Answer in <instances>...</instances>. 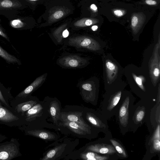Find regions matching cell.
I'll return each mask as SVG.
<instances>
[{"label": "cell", "mask_w": 160, "mask_h": 160, "mask_svg": "<svg viewBox=\"0 0 160 160\" xmlns=\"http://www.w3.org/2000/svg\"><path fill=\"white\" fill-rule=\"evenodd\" d=\"M160 126L158 125L155 131L153 139L160 140Z\"/></svg>", "instance_id": "37"}, {"label": "cell", "mask_w": 160, "mask_h": 160, "mask_svg": "<svg viewBox=\"0 0 160 160\" xmlns=\"http://www.w3.org/2000/svg\"><path fill=\"white\" fill-rule=\"evenodd\" d=\"M153 143V148L157 151H159L160 150V140L154 139Z\"/></svg>", "instance_id": "34"}, {"label": "cell", "mask_w": 160, "mask_h": 160, "mask_svg": "<svg viewBox=\"0 0 160 160\" xmlns=\"http://www.w3.org/2000/svg\"><path fill=\"white\" fill-rule=\"evenodd\" d=\"M44 101L46 104L49 115L53 122L58 125L59 116L61 112V105L59 101L56 98L46 97Z\"/></svg>", "instance_id": "8"}, {"label": "cell", "mask_w": 160, "mask_h": 160, "mask_svg": "<svg viewBox=\"0 0 160 160\" xmlns=\"http://www.w3.org/2000/svg\"><path fill=\"white\" fill-rule=\"evenodd\" d=\"M63 44L80 51L97 52L101 48L99 43L95 38L84 34H75L68 36L64 40Z\"/></svg>", "instance_id": "2"}, {"label": "cell", "mask_w": 160, "mask_h": 160, "mask_svg": "<svg viewBox=\"0 0 160 160\" xmlns=\"http://www.w3.org/2000/svg\"><path fill=\"white\" fill-rule=\"evenodd\" d=\"M37 23L34 18L31 17H16L10 20V25L13 28L18 29H29L34 28Z\"/></svg>", "instance_id": "10"}, {"label": "cell", "mask_w": 160, "mask_h": 160, "mask_svg": "<svg viewBox=\"0 0 160 160\" xmlns=\"http://www.w3.org/2000/svg\"><path fill=\"white\" fill-rule=\"evenodd\" d=\"M72 20L69 18L65 20L58 26L52 28L48 35L56 45L63 44L64 40L69 35L70 25Z\"/></svg>", "instance_id": "6"}, {"label": "cell", "mask_w": 160, "mask_h": 160, "mask_svg": "<svg viewBox=\"0 0 160 160\" xmlns=\"http://www.w3.org/2000/svg\"><path fill=\"white\" fill-rule=\"evenodd\" d=\"M45 9L39 17L38 27L49 26L73 14L75 8L70 0H46Z\"/></svg>", "instance_id": "1"}, {"label": "cell", "mask_w": 160, "mask_h": 160, "mask_svg": "<svg viewBox=\"0 0 160 160\" xmlns=\"http://www.w3.org/2000/svg\"><path fill=\"white\" fill-rule=\"evenodd\" d=\"M131 27L133 33L136 34L142 28L146 20L145 15L142 12L132 13L131 16Z\"/></svg>", "instance_id": "14"}, {"label": "cell", "mask_w": 160, "mask_h": 160, "mask_svg": "<svg viewBox=\"0 0 160 160\" xmlns=\"http://www.w3.org/2000/svg\"><path fill=\"white\" fill-rule=\"evenodd\" d=\"M38 99L31 100L18 104L16 108L17 112L23 113L26 112L36 104L38 102Z\"/></svg>", "instance_id": "24"}, {"label": "cell", "mask_w": 160, "mask_h": 160, "mask_svg": "<svg viewBox=\"0 0 160 160\" xmlns=\"http://www.w3.org/2000/svg\"><path fill=\"white\" fill-rule=\"evenodd\" d=\"M129 103V98H127L121 106L119 110V117L120 121L123 124H125L128 122Z\"/></svg>", "instance_id": "23"}, {"label": "cell", "mask_w": 160, "mask_h": 160, "mask_svg": "<svg viewBox=\"0 0 160 160\" xmlns=\"http://www.w3.org/2000/svg\"><path fill=\"white\" fill-rule=\"evenodd\" d=\"M86 118L93 126L96 127L99 126V123L98 119L92 113L86 112Z\"/></svg>", "instance_id": "29"}, {"label": "cell", "mask_w": 160, "mask_h": 160, "mask_svg": "<svg viewBox=\"0 0 160 160\" xmlns=\"http://www.w3.org/2000/svg\"><path fill=\"white\" fill-rule=\"evenodd\" d=\"M3 88H4V86L0 82V100L5 105L8 106V104L7 103L5 99L4 98L2 90V89Z\"/></svg>", "instance_id": "35"}, {"label": "cell", "mask_w": 160, "mask_h": 160, "mask_svg": "<svg viewBox=\"0 0 160 160\" xmlns=\"http://www.w3.org/2000/svg\"><path fill=\"white\" fill-rule=\"evenodd\" d=\"M79 2L77 4V7H80L84 3L86 2L89 0H78Z\"/></svg>", "instance_id": "39"}, {"label": "cell", "mask_w": 160, "mask_h": 160, "mask_svg": "<svg viewBox=\"0 0 160 160\" xmlns=\"http://www.w3.org/2000/svg\"><path fill=\"white\" fill-rule=\"evenodd\" d=\"M28 7L24 0H0V15L11 20L18 12Z\"/></svg>", "instance_id": "4"}, {"label": "cell", "mask_w": 160, "mask_h": 160, "mask_svg": "<svg viewBox=\"0 0 160 160\" xmlns=\"http://www.w3.org/2000/svg\"><path fill=\"white\" fill-rule=\"evenodd\" d=\"M82 116V111L61 112L58 121L66 120L75 122L83 127L90 129V127L85 122Z\"/></svg>", "instance_id": "11"}, {"label": "cell", "mask_w": 160, "mask_h": 160, "mask_svg": "<svg viewBox=\"0 0 160 160\" xmlns=\"http://www.w3.org/2000/svg\"><path fill=\"white\" fill-rule=\"evenodd\" d=\"M92 151L102 154H111L116 152L114 147L107 144H95L88 146L85 151Z\"/></svg>", "instance_id": "17"}, {"label": "cell", "mask_w": 160, "mask_h": 160, "mask_svg": "<svg viewBox=\"0 0 160 160\" xmlns=\"http://www.w3.org/2000/svg\"><path fill=\"white\" fill-rule=\"evenodd\" d=\"M49 116L47 106L44 101L39 102L26 111V120L29 122L38 120L42 126V123H46L44 121Z\"/></svg>", "instance_id": "5"}, {"label": "cell", "mask_w": 160, "mask_h": 160, "mask_svg": "<svg viewBox=\"0 0 160 160\" xmlns=\"http://www.w3.org/2000/svg\"><path fill=\"white\" fill-rule=\"evenodd\" d=\"M80 157L82 159L86 160H105L108 159L107 157L99 155L94 152L90 151L82 153Z\"/></svg>", "instance_id": "25"}, {"label": "cell", "mask_w": 160, "mask_h": 160, "mask_svg": "<svg viewBox=\"0 0 160 160\" xmlns=\"http://www.w3.org/2000/svg\"><path fill=\"white\" fill-rule=\"evenodd\" d=\"M112 13L116 17L119 18L122 17L127 13V11L126 9L114 8L112 10Z\"/></svg>", "instance_id": "32"}, {"label": "cell", "mask_w": 160, "mask_h": 160, "mask_svg": "<svg viewBox=\"0 0 160 160\" xmlns=\"http://www.w3.org/2000/svg\"><path fill=\"white\" fill-rule=\"evenodd\" d=\"M18 151L16 145L13 144L0 146V160H9L17 155Z\"/></svg>", "instance_id": "15"}, {"label": "cell", "mask_w": 160, "mask_h": 160, "mask_svg": "<svg viewBox=\"0 0 160 160\" xmlns=\"http://www.w3.org/2000/svg\"><path fill=\"white\" fill-rule=\"evenodd\" d=\"M67 145L63 143L56 146L49 150L45 155L41 159L42 160H50L56 159V158L59 157L60 155L66 150Z\"/></svg>", "instance_id": "20"}, {"label": "cell", "mask_w": 160, "mask_h": 160, "mask_svg": "<svg viewBox=\"0 0 160 160\" xmlns=\"http://www.w3.org/2000/svg\"><path fill=\"white\" fill-rule=\"evenodd\" d=\"M80 94L85 101L91 100L93 96L94 87L90 80L81 81L78 84Z\"/></svg>", "instance_id": "13"}, {"label": "cell", "mask_w": 160, "mask_h": 160, "mask_svg": "<svg viewBox=\"0 0 160 160\" xmlns=\"http://www.w3.org/2000/svg\"><path fill=\"white\" fill-rule=\"evenodd\" d=\"M107 78L110 82H112L116 78L118 71L117 66L111 61L107 60L105 62Z\"/></svg>", "instance_id": "21"}, {"label": "cell", "mask_w": 160, "mask_h": 160, "mask_svg": "<svg viewBox=\"0 0 160 160\" xmlns=\"http://www.w3.org/2000/svg\"><path fill=\"white\" fill-rule=\"evenodd\" d=\"M145 114V112L143 110L139 111L136 115V120L138 122L141 121L143 119Z\"/></svg>", "instance_id": "36"}, {"label": "cell", "mask_w": 160, "mask_h": 160, "mask_svg": "<svg viewBox=\"0 0 160 160\" xmlns=\"http://www.w3.org/2000/svg\"><path fill=\"white\" fill-rule=\"evenodd\" d=\"M121 95V92H118L112 99L109 106V108L112 109L115 107L118 102Z\"/></svg>", "instance_id": "31"}, {"label": "cell", "mask_w": 160, "mask_h": 160, "mask_svg": "<svg viewBox=\"0 0 160 160\" xmlns=\"http://www.w3.org/2000/svg\"><path fill=\"white\" fill-rule=\"evenodd\" d=\"M18 119V117L2 107L0 103V121L10 122Z\"/></svg>", "instance_id": "22"}, {"label": "cell", "mask_w": 160, "mask_h": 160, "mask_svg": "<svg viewBox=\"0 0 160 160\" xmlns=\"http://www.w3.org/2000/svg\"><path fill=\"white\" fill-rule=\"evenodd\" d=\"M89 59L83 57L80 53H65L57 60V64L62 68L80 69L87 66L89 63Z\"/></svg>", "instance_id": "3"}, {"label": "cell", "mask_w": 160, "mask_h": 160, "mask_svg": "<svg viewBox=\"0 0 160 160\" xmlns=\"http://www.w3.org/2000/svg\"><path fill=\"white\" fill-rule=\"evenodd\" d=\"M0 57L4 59L8 63H17L18 65L21 64V62L18 59L14 56L8 53L0 46Z\"/></svg>", "instance_id": "26"}, {"label": "cell", "mask_w": 160, "mask_h": 160, "mask_svg": "<svg viewBox=\"0 0 160 160\" xmlns=\"http://www.w3.org/2000/svg\"><path fill=\"white\" fill-rule=\"evenodd\" d=\"M48 74H43L36 78L34 81L24 90L19 93L17 97L26 98L41 87L45 82Z\"/></svg>", "instance_id": "12"}, {"label": "cell", "mask_w": 160, "mask_h": 160, "mask_svg": "<svg viewBox=\"0 0 160 160\" xmlns=\"http://www.w3.org/2000/svg\"><path fill=\"white\" fill-rule=\"evenodd\" d=\"M110 140L116 151L118 153L123 157H127V154L124 149L118 142L113 139H110Z\"/></svg>", "instance_id": "28"}, {"label": "cell", "mask_w": 160, "mask_h": 160, "mask_svg": "<svg viewBox=\"0 0 160 160\" xmlns=\"http://www.w3.org/2000/svg\"><path fill=\"white\" fill-rule=\"evenodd\" d=\"M80 7V17L93 18H95L98 14V7L94 3H90L87 1Z\"/></svg>", "instance_id": "18"}, {"label": "cell", "mask_w": 160, "mask_h": 160, "mask_svg": "<svg viewBox=\"0 0 160 160\" xmlns=\"http://www.w3.org/2000/svg\"><path fill=\"white\" fill-rule=\"evenodd\" d=\"M133 77L135 82L138 86L142 90H144L143 82L145 81V78L142 76H137L134 73L132 74Z\"/></svg>", "instance_id": "30"}, {"label": "cell", "mask_w": 160, "mask_h": 160, "mask_svg": "<svg viewBox=\"0 0 160 160\" xmlns=\"http://www.w3.org/2000/svg\"><path fill=\"white\" fill-rule=\"evenodd\" d=\"M160 2V0H142L140 3L152 6H156Z\"/></svg>", "instance_id": "33"}, {"label": "cell", "mask_w": 160, "mask_h": 160, "mask_svg": "<svg viewBox=\"0 0 160 160\" xmlns=\"http://www.w3.org/2000/svg\"><path fill=\"white\" fill-rule=\"evenodd\" d=\"M28 7L33 11H34L39 5L43 4L46 0H24Z\"/></svg>", "instance_id": "27"}, {"label": "cell", "mask_w": 160, "mask_h": 160, "mask_svg": "<svg viewBox=\"0 0 160 160\" xmlns=\"http://www.w3.org/2000/svg\"><path fill=\"white\" fill-rule=\"evenodd\" d=\"M27 133L29 135L46 141L57 140L58 138V136L55 133L41 129L29 130Z\"/></svg>", "instance_id": "19"}, {"label": "cell", "mask_w": 160, "mask_h": 160, "mask_svg": "<svg viewBox=\"0 0 160 160\" xmlns=\"http://www.w3.org/2000/svg\"><path fill=\"white\" fill-rule=\"evenodd\" d=\"M0 35L6 39L7 40L9 41V39L5 32V31L3 30V28L0 25Z\"/></svg>", "instance_id": "38"}, {"label": "cell", "mask_w": 160, "mask_h": 160, "mask_svg": "<svg viewBox=\"0 0 160 160\" xmlns=\"http://www.w3.org/2000/svg\"><path fill=\"white\" fill-rule=\"evenodd\" d=\"M59 124L67 128L76 134L80 136H86L90 132V129L83 127L77 123L68 121H62Z\"/></svg>", "instance_id": "16"}, {"label": "cell", "mask_w": 160, "mask_h": 160, "mask_svg": "<svg viewBox=\"0 0 160 160\" xmlns=\"http://www.w3.org/2000/svg\"><path fill=\"white\" fill-rule=\"evenodd\" d=\"M160 34L158 36V42L155 45L153 57L151 58L149 65V71L152 80L156 84L159 79L160 76Z\"/></svg>", "instance_id": "7"}, {"label": "cell", "mask_w": 160, "mask_h": 160, "mask_svg": "<svg viewBox=\"0 0 160 160\" xmlns=\"http://www.w3.org/2000/svg\"><path fill=\"white\" fill-rule=\"evenodd\" d=\"M98 28V26L95 25H93L90 27L91 29L93 31H96L97 30Z\"/></svg>", "instance_id": "40"}, {"label": "cell", "mask_w": 160, "mask_h": 160, "mask_svg": "<svg viewBox=\"0 0 160 160\" xmlns=\"http://www.w3.org/2000/svg\"><path fill=\"white\" fill-rule=\"evenodd\" d=\"M99 22V19L95 18L80 17L72 20L70 28L73 31L85 30Z\"/></svg>", "instance_id": "9"}]
</instances>
